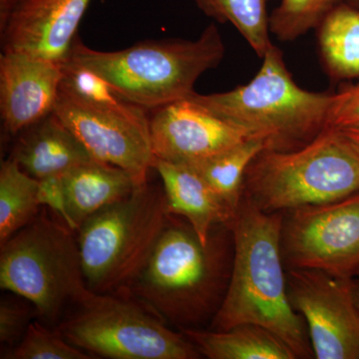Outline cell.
Returning <instances> with one entry per match:
<instances>
[{"instance_id":"cell-12","label":"cell","mask_w":359,"mask_h":359,"mask_svg":"<svg viewBox=\"0 0 359 359\" xmlns=\"http://www.w3.org/2000/svg\"><path fill=\"white\" fill-rule=\"evenodd\" d=\"M149 123L155 159L175 164L207 159L250 140L190 98L156 108Z\"/></svg>"},{"instance_id":"cell-4","label":"cell","mask_w":359,"mask_h":359,"mask_svg":"<svg viewBox=\"0 0 359 359\" xmlns=\"http://www.w3.org/2000/svg\"><path fill=\"white\" fill-rule=\"evenodd\" d=\"M224 52L218 27L210 25L195 40H149L116 51L90 48L77 36L67 60L102 77L127 102L152 111L188 98Z\"/></svg>"},{"instance_id":"cell-28","label":"cell","mask_w":359,"mask_h":359,"mask_svg":"<svg viewBox=\"0 0 359 359\" xmlns=\"http://www.w3.org/2000/svg\"><path fill=\"white\" fill-rule=\"evenodd\" d=\"M21 0H0V33L4 32Z\"/></svg>"},{"instance_id":"cell-22","label":"cell","mask_w":359,"mask_h":359,"mask_svg":"<svg viewBox=\"0 0 359 359\" xmlns=\"http://www.w3.org/2000/svg\"><path fill=\"white\" fill-rule=\"evenodd\" d=\"M200 11L219 23H231L259 58L271 46L269 0H194Z\"/></svg>"},{"instance_id":"cell-8","label":"cell","mask_w":359,"mask_h":359,"mask_svg":"<svg viewBox=\"0 0 359 359\" xmlns=\"http://www.w3.org/2000/svg\"><path fill=\"white\" fill-rule=\"evenodd\" d=\"M72 306L56 327L72 346L95 358H202L183 332L172 330L127 290H87Z\"/></svg>"},{"instance_id":"cell-7","label":"cell","mask_w":359,"mask_h":359,"mask_svg":"<svg viewBox=\"0 0 359 359\" xmlns=\"http://www.w3.org/2000/svg\"><path fill=\"white\" fill-rule=\"evenodd\" d=\"M76 233L39 212L1 245L0 287L29 302L48 325L86 292Z\"/></svg>"},{"instance_id":"cell-11","label":"cell","mask_w":359,"mask_h":359,"mask_svg":"<svg viewBox=\"0 0 359 359\" xmlns=\"http://www.w3.org/2000/svg\"><path fill=\"white\" fill-rule=\"evenodd\" d=\"M287 280L292 308L308 328L313 358L359 359V309L353 278L287 269Z\"/></svg>"},{"instance_id":"cell-23","label":"cell","mask_w":359,"mask_h":359,"mask_svg":"<svg viewBox=\"0 0 359 359\" xmlns=\"http://www.w3.org/2000/svg\"><path fill=\"white\" fill-rule=\"evenodd\" d=\"M341 0H282L269 15V32L283 42L294 41L318 28Z\"/></svg>"},{"instance_id":"cell-18","label":"cell","mask_w":359,"mask_h":359,"mask_svg":"<svg viewBox=\"0 0 359 359\" xmlns=\"http://www.w3.org/2000/svg\"><path fill=\"white\" fill-rule=\"evenodd\" d=\"M201 355L210 359H297L278 335L261 325L245 323L224 330H181Z\"/></svg>"},{"instance_id":"cell-2","label":"cell","mask_w":359,"mask_h":359,"mask_svg":"<svg viewBox=\"0 0 359 359\" xmlns=\"http://www.w3.org/2000/svg\"><path fill=\"white\" fill-rule=\"evenodd\" d=\"M282 222L283 212L268 214L243 197L229 224L235 244L230 283L209 328L261 325L282 339L297 359L313 358L306 323L290 301L280 249Z\"/></svg>"},{"instance_id":"cell-26","label":"cell","mask_w":359,"mask_h":359,"mask_svg":"<svg viewBox=\"0 0 359 359\" xmlns=\"http://www.w3.org/2000/svg\"><path fill=\"white\" fill-rule=\"evenodd\" d=\"M359 124V82L332 95L327 128L342 129Z\"/></svg>"},{"instance_id":"cell-31","label":"cell","mask_w":359,"mask_h":359,"mask_svg":"<svg viewBox=\"0 0 359 359\" xmlns=\"http://www.w3.org/2000/svg\"><path fill=\"white\" fill-rule=\"evenodd\" d=\"M349 1L351 2V4H353V6H355V7H359V0H349Z\"/></svg>"},{"instance_id":"cell-25","label":"cell","mask_w":359,"mask_h":359,"mask_svg":"<svg viewBox=\"0 0 359 359\" xmlns=\"http://www.w3.org/2000/svg\"><path fill=\"white\" fill-rule=\"evenodd\" d=\"M30 309L16 299H2L0 302V341L15 346L29 327Z\"/></svg>"},{"instance_id":"cell-9","label":"cell","mask_w":359,"mask_h":359,"mask_svg":"<svg viewBox=\"0 0 359 359\" xmlns=\"http://www.w3.org/2000/svg\"><path fill=\"white\" fill-rule=\"evenodd\" d=\"M280 249L287 269L353 278L359 271V192L283 212Z\"/></svg>"},{"instance_id":"cell-15","label":"cell","mask_w":359,"mask_h":359,"mask_svg":"<svg viewBox=\"0 0 359 359\" xmlns=\"http://www.w3.org/2000/svg\"><path fill=\"white\" fill-rule=\"evenodd\" d=\"M9 158L39 181L62 176L77 165L93 159L55 112L21 131L14 138Z\"/></svg>"},{"instance_id":"cell-21","label":"cell","mask_w":359,"mask_h":359,"mask_svg":"<svg viewBox=\"0 0 359 359\" xmlns=\"http://www.w3.org/2000/svg\"><path fill=\"white\" fill-rule=\"evenodd\" d=\"M263 150L264 146L262 142L248 140L219 154L186 165L193 168L237 215L244 196L245 171L250 162Z\"/></svg>"},{"instance_id":"cell-10","label":"cell","mask_w":359,"mask_h":359,"mask_svg":"<svg viewBox=\"0 0 359 359\" xmlns=\"http://www.w3.org/2000/svg\"><path fill=\"white\" fill-rule=\"evenodd\" d=\"M54 112L93 159L128 172L136 187L149 183L155 157L147 110L95 107L60 92Z\"/></svg>"},{"instance_id":"cell-27","label":"cell","mask_w":359,"mask_h":359,"mask_svg":"<svg viewBox=\"0 0 359 359\" xmlns=\"http://www.w3.org/2000/svg\"><path fill=\"white\" fill-rule=\"evenodd\" d=\"M39 199L40 205L49 208L61 221L69 226L62 177L54 176L40 180Z\"/></svg>"},{"instance_id":"cell-30","label":"cell","mask_w":359,"mask_h":359,"mask_svg":"<svg viewBox=\"0 0 359 359\" xmlns=\"http://www.w3.org/2000/svg\"><path fill=\"white\" fill-rule=\"evenodd\" d=\"M354 297L359 309V271L353 278Z\"/></svg>"},{"instance_id":"cell-13","label":"cell","mask_w":359,"mask_h":359,"mask_svg":"<svg viewBox=\"0 0 359 359\" xmlns=\"http://www.w3.org/2000/svg\"><path fill=\"white\" fill-rule=\"evenodd\" d=\"M92 0H21L2 33V51L20 52L55 65L67 61Z\"/></svg>"},{"instance_id":"cell-29","label":"cell","mask_w":359,"mask_h":359,"mask_svg":"<svg viewBox=\"0 0 359 359\" xmlns=\"http://www.w3.org/2000/svg\"><path fill=\"white\" fill-rule=\"evenodd\" d=\"M339 130L359 154V124Z\"/></svg>"},{"instance_id":"cell-19","label":"cell","mask_w":359,"mask_h":359,"mask_svg":"<svg viewBox=\"0 0 359 359\" xmlns=\"http://www.w3.org/2000/svg\"><path fill=\"white\" fill-rule=\"evenodd\" d=\"M325 69L332 79L359 77V9L340 4L318 26Z\"/></svg>"},{"instance_id":"cell-16","label":"cell","mask_w":359,"mask_h":359,"mask_svg":"<svg viewBox=\"0 0 359 359\" xmlns=\"http://www.w3.org/2000/svg\"><path fill=\"white\" fill-rule=\"evenodd\" d=\"M170 215L188 221L201 242L207 244L215 226L230 224L236 214L193 168L155 159Z\"/></svg>"},{"instance_id":"cell-1","label":"cell","mask_w":359,"mask_h":359,"mask_svg":"<svg viewBox=\"0 0 359 359\" xmlns=\"http://www.w3.org/2000/svg\"><path fill=\"white\" fill-rule=\"evenodd\" d=\"M233 235L218 224L203 244L192 226L170 215L159 240L127 292L180 332L210 327L233 269Z\"/></svg>"},{"instance_id":"cell-3","label":"cell","mask_w":359,"mask_h":359,"mask_svg":"<svg viewBox=\"0 0 359 359\" xmlns=\"http://www.w3.org/2000/svg\"><path fill=\"white\" fill-rule=\"evenodd\" d=\"M249 83L222 93L194 92L188 98L262 142L264 150L304 147L327 128L334 93L311 92L295 83L278 47L271 44Z\"/></svg>"},{"instance_id":"cell-24","label":"cell","mask_w":359,"mask_h":359,"mask_svg":"<svg viewBox=\"0 0 359 359\" xmlns=\"http://www.w3.org/2000/svg\"><path fill=\"white\" fill-rule=\"evenodd\" d=\"M2 359L95 358L67 341L57 330L32 321L25 337L15 346L1 353Z\"/></svg>"},{"instance_id":"cell-14","label":"cell","mask_w":359,"mask_h":359,"mask_svg":"<svg viewBox=\"0 0 359 359\" xmlns=\"http://www.w3.org/2000/svg\"><path fill=\"white\" fill-rule=\"evenodd\" d=\"M61 66L20 52L0 55L2 131L15 138L21 131L55 110L60 93Z\"/></svg>"},{"instance_id":"cell-5","label":"cell","mask_w":359,"mask_h":359,"mask_svg":"<svg viewBox=\"0 0 359 359\" xmlns=\"http://www.w3.org/2000/svg\"><path fill=\"white\" fill-rule=\"evenodd\" d=\"M358 192L359 154L339 129L328 127L297 150L261 151L245 171L243 197L273 214Z\"/></svg>"},{"instance_id":"cell-17","label":"cell","mask_w":359,"mask_h":359,"mask_svg":"<svg viewBox=\"0 0 359 359\" xmlns=\"http://www.w3.org/2000/svg\"><path fill=\"white\" fill-rule=\"evenodd\" d=\"M61 177L69 228L75 233L90 217L130 197L136 188L128 172L95 159L77 165Z\"/></svg>"},{"instance_id":"cell-20","label":"cell","mask_w":359,"mask_h":359,"mask_svg":"<svg viewBox=\"0 0 359 359\" xmlns=\"http://www.w3.org/2000/svg\"><path fill=\"white\" fill-rule=\"evenodd\" d=\"M39 181L11 158L0 168V243H6L39 215Z\"/></svg>"},{"instance_id":"cell-6","label":"cell","mask_w":359,"mask_h":359,"mask_svg":"<svg viewBox=\"0 0 359 359\" xmlns=\"http://www.w3.org/2000/svg\"><path fill=\"white\" fill-rule=\"evenodd\" d=\"M169 217L164 190L147 183L87 219L77 231L87 289L96 294L128 289L148 261Z\"/></svg>"}]
</instances>
